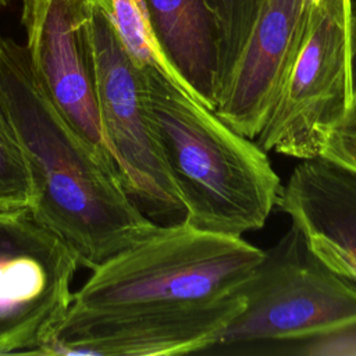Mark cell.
Instances as JSON below:
<instances>
[{
  "label": "cell",
  "mask_w": 356,
  "mask_h": 356,
  "mask_svg": "<svg viewBox=\"0 0 356 356\" xmlns=\"http://www.w3.org/2000/svg\"><path fill=\"white\" fill-rule=\"evenodd\" d=\"M263 253L242 236L160 225L90 270L42 355L203 353L243 309Z\"/></svg>",
  "instance_id": "cell-1"
},
{
  "label": "cell",
  "mask_w": 356,
  "mask_h": 356,
  "mask_svg": "<svg viewBox=\"0 0 356 356\" xmlns=\"http://www.w3.org/2000/svg\"><path fill=\"white\" fill-rule=\"evenodd\" d=\"M0 102L28 161L32 217L93 270L160 224L128 193L110 154L82 138L40 83L25 44L0 38Z\"/></svg>",
  "instance_id": "cell-2"
},
{
  "label": "cell",
  "mask_w": 356,
  "mask_h": 356,
  "mask_svg": "<svg viewBox=\"0 0 356 356\" xmlns=\"http://www.w3.org/2000/svg\"><path fill=\"white\" fill-rule=\"evenodd\" d=\"M143 71L153 124L184 206L182 221L229 236L260 229L281 189L267 152L165 75Z\"/></svg>",
  "instance_id": "cell-3"
},
{
  "label": "cell",
  "mask_w": 356,
  "mask_h": 356,
  "mask_svg": "<svg viewBox=\"0 0 356 356\" xmlns=\"http://www.w3.org/2000/svg\"><path fill=\"white\" fill-rule=\"evenodd\" d=\"M243 295L241 313L203 353L320 339L356 328V288L310 252L295 225L264 250Z\"/></svg>",
  "instance_id": "cell-4"
},
{
  "label": "cell",
  "mask_w": 356,
  "mask_h": 356,
  "mask_svg": "<svg viewBox=\"0 0 356 356\" xmlns=\"http://www.w3.org/2000/svg\"><path fill=\"white\" fill-rule=\"evenodd\" d=\"M90 35L100 124L125 189L154 220L184 218L149 107L146 75L122 46L110 0H92Z\"/></svg>",
  "instance_id": "cell-5"
},
{
  "label": "cell",
  "mask_w": 356,
  "mask_h": 356,
  "mask_svg": "<svg viewBox=\"0 0 356 356\" xmlns=\"http://www.w3.org/2000/svg\"><path fill=\"white\" fill-rule=\"evenodd\" d=\"M348 0L310 3L305 39L254 142L299 160L318 157L349 103Z\"/></svg>",
  "instance_id": "cell-6"
},
{
  "label": "cell",
  "mask_w": 356,
  "mask_h": 356,
  "mask_svg": "<svg viewBox=\"0 0 356 356\" xmlns=\"http://www.w3.org/2000/svg\"><path fill=\"white\" fill-rule=\"evenodd\" d=\"M79 261L31 211L0 227V355H40L67 314Z\"/></svg>",
  "instance_id": "cell-7"
},
{
  "label": "cell",
  "mask_w": 356,
  "mask_h": 356,
  "mask_svg": "<svg viewBox=\"0 0 356 356\" xmlns=\"http://www.w3.org/2000/svg\"><path fill=\"white\" fill-rule=\"evenodd\" d=\"M90 17L92 0H22L25 46L40 83L72 128L110 154L97 106Z\"/></svg>",
  "instance_id": "cell-8"
},
{
  "label": "cell",
  "mask_w": 356,
  "mask_h": 356,
  "mask_svg": "<svg viewBox=\"0 0 356 356\" xmlns=\"http://www.w3.org/2000/svg\"><path fill=\"white\" fill-rule=\"evenodd\" d=\"M310 0H264L236 58L222 78L216 114L254 139L299 53Z\"/></svg>",
  "instance_id": "cell-9"
},
{
  "label": "cell",
  "mask_w": 356,
  "mask_h": 356,
  "mask_svg": "<svg viewBox=\"0 0 356 356\" xmlns=\"http://www.w3.org/2000/svg\"><path fill=\"white\" fill-rule=\"evenodd\" d=\"M275 206L310 252L356 288V172L320 156L303 159L281 185Z\"/></svg>",
  "instance_id": "cell-10"
},
{
  "label": "cell",
  "mask_w": 356,
  "mask_h": 356,
  "mask_svg": "<svg viewBox=\"0 0 356 356\" xmlns=\"http://www.w3.org/2000/svg\"><path fill=\"white\" fill-rule=\"evenodd\" d=\"M160 47L185 90L216 110L220 26L206 0H145Z\"/></svg>",
  "instance_id": "cell-11"
},
{
  "label": "cell",
  "mask_w": 356,
  "mask_h": 356,
  "mask_svg": "<svg viewBox=\"0 0 356 356\" xmlns=\"http://www.w3.org/2000/svg\"><path fill=\"white\" fill-rule=\"evenodd\" d=\"M110 3L117 35L134 63L142 70L159 71L185 90L160 47L145 0H110Z\"/></svg>",
  "instance_id": "cell-12"
},
{
  "label": "cell",
  "mask_w": 356,
  "mask_h": 356,
  "mask_svg": "<svg viewBox=\"0 0 356 356\" xmlns=\"http://www.w3.org/2000/svg\"><path fill=\"white\" fill-rule=\"evenodd\" d=\"M35 189L21 143L0 102V214L31 211Z\"/></svg>",
  "instance_id": "cell-13"
},
{
  "label": "cell",
  "mask_w": 356,
  "mask_h": 356,
  "mask_svg": "<svg viewBox=\"0 0 356 356\" xmlns=\"http://www.w3.org/2000/svg\"><path fill=\"white\" fill-rule=\"evenodd\" d=\"M220 26V83L243 46L264 0H206ZM218 83V88H220ZM218 96V95H217Z\"/></svg>",
  "instance_id": "cell-14"
},
{
  "label": "cell",
  "mask_w": 356,
  "mask_h": 356,
  "mask_svg": "<svg viewBox=\"0 0 356 356\" xmlns=\"http://www.w3.org/2000/svg\"><path fill=\"white\" fill-rule=\"evenodd\" d=\"M320 157L356 172V97L349 100L341 118L331 127Z\"/></svg>",
  "instance_id": "cell-15"
},
{
  "label": "cell",
  "mask_w": 356,
  "mask_h": 356,
  "mask_svg": "<svg viewBox=\"0 0 356 356\" xmlns=\"http://www.w3.org/2000/svg\"><path fill=\"white\" fill-rule=\"evenodd\" d=\"M349 90L350 99L356 97V14L349 18Z\"/></svg>",
  "instance_id": "cell-16"
},
{
  "label": "cell",
  "mask_w": 356,
  "mask_h": 356,
  "mask_svg": "<svg viewBox=\"0 0 356 356\" xmlns=\"http://www.w3.org/2000/svg\"><path fill=\"white\" fill-rule=\"evenodd\" d=\"M348 6H349L350 15H355L356 14V0H348Z\"/></svg>",
  "instance_id": "cell-17"
},
{
  "label": "cell",
  "mask_w": 356,
  "mask_h": 356,
  "mask_svg": "<svg viewBox=\"0 0 356 356\" xmlns=\"http://www.w3.org/2000/svg\"><path fill=\"white\" fill-rule=\"evenodd\" d=\"M13 214V213H11ZM8 214H0V227H1V224L4 222V220H6V217H7Z\"/></svg>",
  "instance_id": "cell-18"
},
{
  "label": "cell",
  "mask_w": 356,
  "mask_h": 356,
  "mask_svg": "<svg viewBox=\"0 0 356 356\" xmlns=\"http://www.w3.org/2000/svg\"><path fill=\"white\" fill-rule=\"evenodd\" d=\"M10 1H11V0H0V7H1V6H6V4L10 3Z\"/></svg>",
  "instance_id": "cell-19"
}]
</instances>
